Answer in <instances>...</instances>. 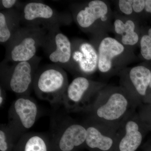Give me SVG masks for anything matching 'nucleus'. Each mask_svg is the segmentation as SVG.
<instances>
[{
    "mask_svg": "<svg viewBox=\"0 0 151 151\" xmlns=\"http://www.w3.org/2000/svg\"><path fill=\"white\" fill-rule=\"evenodd\" d=\"M20 13L17 9L0 12V43H8L22 27Z\"/></svg>",
    "mask_w": 151,
    "mask_h": 151,
    "instance_id": "f3484780",
    "label": "nucleus"
},
{
    "mask_svg": "<svg viewBox=\"0 0 151 151\" xmlns=\"http://www.w3.org/2000/svg\"><path fill=\"white\" fill-rule=\"evenodd\" d=\"M18 139L7 124H1L0 127V150L9 151L14 142Z\"/></svg>",
    "mask_w": 151,
    "mask_h": 151,
    "instance_id": "6ab92c4d",
    "label": "nucleus"
},
{
    "mask_svg": "<svg viewBox=\"0 0 151 151\" xmlns=\"http://www.w3.org/2000/svg\"><path fill=\"white\" fill-rule=\"evenodd\" d=\"M144 12L147 14H151V0H145V8L142 14Z\"/></svg>",
    "mask_w": 151,
    "mask_h": 151,
    "instance_id": "5701e85b",
    "label": "nucleus"
},
{
    "mask_svg": "<svg viewBox=\"0 0 151 151\" xmlns=\"http://www.w3.org/2000/svg\"><path fill=\"white\" fill-rule=\"evenodd\" d=\"M143 134L139 120L133 113L119 127L118 141L119 151H135L142 142Z\"/></svg>",
    "mask_w": 151,
    "mask_h": 151,
    "instance_id": "2eb2a0df",
    "label": "nucleus"
},
{
    "mask_svg": "<svg viewBox=\"0 0 151 151\" xmlns=\"http://www.w3.org/2000/svg\"><path fill=\"white\" fill-rule=\"evenodd\" d=\"M141 31L139 21L114 12L113 32L115 38L124 46L134 49L139 45Z\"/></svg>",
    "mask_w": 151,
    "mask_h": 151,
    "instance_id": "4468645a",
    "label": "nucleus"
},
{
    "mask_svg": "<svg viewBox=\"0 0 151 151\" xmlns=\"http://www.w3.org/2000/svg\"><path fill=\"white\" fill-rule=\"evenodd\" d=\"M90 42L98 53L97 70L105 77L119 74L137 59L134 49L124 46L107 34L92 37Z\"/></svg>",
    "mask_w": 151,
    "mask_h": 151,
    "instance_id": "7ed1b4c3",
    "label": "nucleus"
},
{
    "mask_svg": "<svg viewBox=\"0 0 151 151\" xmlns=\"http://www.w3.org/2000/svg\"><path fill=\"white\" fill-rule=\"evenodd\" d=\"M16 8L23 26L37 27L48 30L56 27L68 25L73 20L71 14L58 12L42 2H21Z\"/></svg>",
    "mask_w": 151,
    "mask_h": 151,
    "instance_id": "423d86ee",
    "label": "nucleus"
},
{
    "mask_svg": "<svg viewBox=\"0 0 151 151\" xmlns=\"http://www.w3.org/2000/svg\"><path fill=\"white\" fill-rule=\"evenodd\" d=\"M42 58L36 55L29 60L6 62L0 64L1 86L19 96H29Z\"/></svg>",
    "mask_w": 151,
    "mask_h": 151,
    "instance_id": "20e7f679",
    "label": "nucleus"
},
{
    "mask_svg": "<svg viewBox=\"0 0 151 151\" xmlns=\"http://www.w3.org/2000/svg\"><path fill=\"white\" fill-rule=\"evenodd\" d=\"M71 72L88 77L94 74L98 67L97 50L91 42L81 39L71 41Z\"/></svg>",
    "mask_w": 151,
    "mask_h": 151,
    "instance_id": "9b49d317",
    "label": "nucleus"
},
{
    "mask_svg": "<svg viewBox=\"0 0 151 151\" xmlns=\"http://www.w3.org/2000/svg\"><path fill=\"white\" fill-rule=\"evenodd\" d=\"M137 105L131 94L122 86H105L98 92L84 112L89 119L119 127Z\"/></svg>",
    "mask_w": 151,
    "mask_h": 151,
    "instance_id": "f257e3e1",
    "label": "nucleus"
},
{
    "mask_svg": "<svg viewBox=\"0 0 151 151\" xmlns=\"http://www.w3.org/2000/svg\"><path fill=\"white\" fill-rule=\"evenodd\" d=\"M47 30L37 27L22 26L6 45V62L26 61L36 56L41 47Z\"/></svg>",
    "mask_w": 151,
    "mask_h": 151,
    "instance_id": "0eeeda50",
    "label": "nucleus"
},
{
    "mask_svg": "<svg viewBox=\"0 0 151 151\" xmlns=\"http://www.w3.org/2000/svg\"><path fill=\"white\" fill-rule=\"evenodd\" d=\"M60 27L47 30L41 47L52 62L71 72V42Z\"/></svg>",
    "mask_w": 151,
    "mask_h": 151,
    "instance_id": "9d476101",
    "label": "nucleus"
},
{
    "mask_svg": "<svg viewBox=\"0 0 151 151\" xmlns=\"http://www.w3.org/2000/svg\"><path fill=\"white\" fill-rule=\"evenodd\" d=\"M150 89H151V78L150 83Z\"/></svg>",
    "mask_w": 151,
    "mask_h": 151,
    "instance_id": "b1692460",
    "label": "nucleus"
},
{
    "mask_svg": "<svg viewBox=\"0 0 151 151\" xmlns=\"http://www.w3.org/2000/svg\"><path fill=\"white\" fill-rule=\"evenodd\" d=\"M69 84L67 73L63 68L55 64H49L38 68L33 89L41 100L57 104L62 103Z\"/></svg>",
    "mask_w": 151,
    "mask_h": 151,
    "instance_id": "39448f33",
    "label": "nucleus"
},
{
    "mask_svg": "<svg viewBox=\"0 0 151 151\" xmlns=\"http://www.w3.org/2000/svg\"><path fill=\"white\" fill-rule=\"evenodd\" d=\"M73 20L83 32L92 37L113 32L114 12L110 3L104 0H91L71 5Z\"/></svg>",
    "mask_w": 151,
    "mask_h": 151,
    "instance_id": "f03ea898",
    "label": "nucleus"
},
{
    "mask_svg": "<svg viewBox=\"0 0 151 151\" xmlns=\"http://www.w3.org/2000/svg\"><path fill=\"white\" fill-rule=\"evenodd\" d=\"M85 125L87 132L85 144L89 148L108 151L117 143L120 126L114 127L90 119Z\"/></svg>",
    "mask_w": 151,
    "mask_h": 151,
    "instance_id": "ddd939ff",
    "label": "nucleus"
},
{
    "mask_svg": "<svg viewBox=\"0 0 151 151\" xmlns=\"http://www.w3.org/2000/svg\"><path fill=\"white\" fill-rule=\"evenodd\" d=\"M106 85L104 82L78 76L68 86L62 104L68 112L84 111L97 93Z\"/></svg>",
    "mask_w": 151,
    "mask_h": 151,
    "instance_id": "6e6552de",
    "label": "nucleus"
},
{
    "mask_svg": "<svg viewBox=\"0 0 151 151\" xmlns=\"http://www.w3.org/2000/svg\"><path fill=\"white\" fill-rule=\"evenodd\" d=\"M21 2L17 0H1L0 6L2 10L16 8Z\"/></svg>",
    "mask_w": 151,
    "mask_h": 151,
    "instance_id": "412c9836",
    "label": "nucleus"
},
{
    "mask_svg": "<svg viewBox=\"0 0 151 151\" xmlns=\"http://www.w3.org/2000/svg\"><path fill=\"white\" fill-rule=\"evenodd\" d=\"M86 134L85 124L70 123L61 127L52 137L59 150L72 151L85 144Z\"/></svg>",
    "mask_w": 151,
    "mask_h": 151,
    "instance_id": "dca6fc26",
    "label": "nucleus"
},
{
    "mask_svg": "<svg viewBox=\"0 0 151 151\" xmlns=\"http://www.w3.org/2000/svg\"><path fill=\"white\" fill-rule=\"evenodd\" d=\"M119 75L121 86L130 93L137 104L141 98L146 96L150 88L151 70L145 65H139L126 68Z\"/></svg>",
    "mask_w": 151,
    "mask_h": 151,
    "instance_id": "f8f14e48",
    "label": "nucleus"
},
{
    "mask_svg": "<svg viewBox=\"0 0 151 151\" xmlns=\"http://www.w3.org/2000/svg\"><path fill=\"white\" fill-rule=\"evenodd\" d=\"M5 89L2 86H0V107H3L5 103L6 100Z\"/></svg>",
    "mask_w": 151,
    "mask_h": 151,
    "instance_id": "4be33fe9",
    "label": "nucleus"
},
{
    "mask_svg": "<svg viewBox=\"0 0 151 151\" xmlns=\"http://www.w3.org/2000/svg\"><path fill=\"white\" fill-rule=\"evenodd\" d=\"M47 137L41 133L27 132L19 139L18 146L22 151H48Z\"/></svg>",
    "mask_w": 151,
    "mask_h": 151,
    "instance_id": "a211bd4d",
    "label": "nucleus"
},
{
    "mask_svg": "<svg viewBox=\"0 0 151 151\" xmlns=\"http://www.w3.org/2000/svg\"><path fill=\"white\" fill-rule=\"evenodd\" d=\"M139 45L143 58L146 60H151V28L149 29L147 34L141 33Z\"/></svg>",
    "mask_w": 151,
    "mask_h": 151,
    "instance_id": "aec40b11",
    "label": "nucleus"
},
{
    "mask_svg": "<svg viewBox=\"0 0 151 151\" xmlns=\"http://www.w3.org/2000/svg\"><path fill=\"white\" fill-rule=\"evenodd\" d=\"M39 114L33 99L29 96H19L9 109L8 125L19 139L33 127Z\"/></svg>",
    "mask_w": 151,
    "mask_h": 151,
    "instance_id": "1a4fd4ad",
    "label": "nucleus"
}]
</instances>
